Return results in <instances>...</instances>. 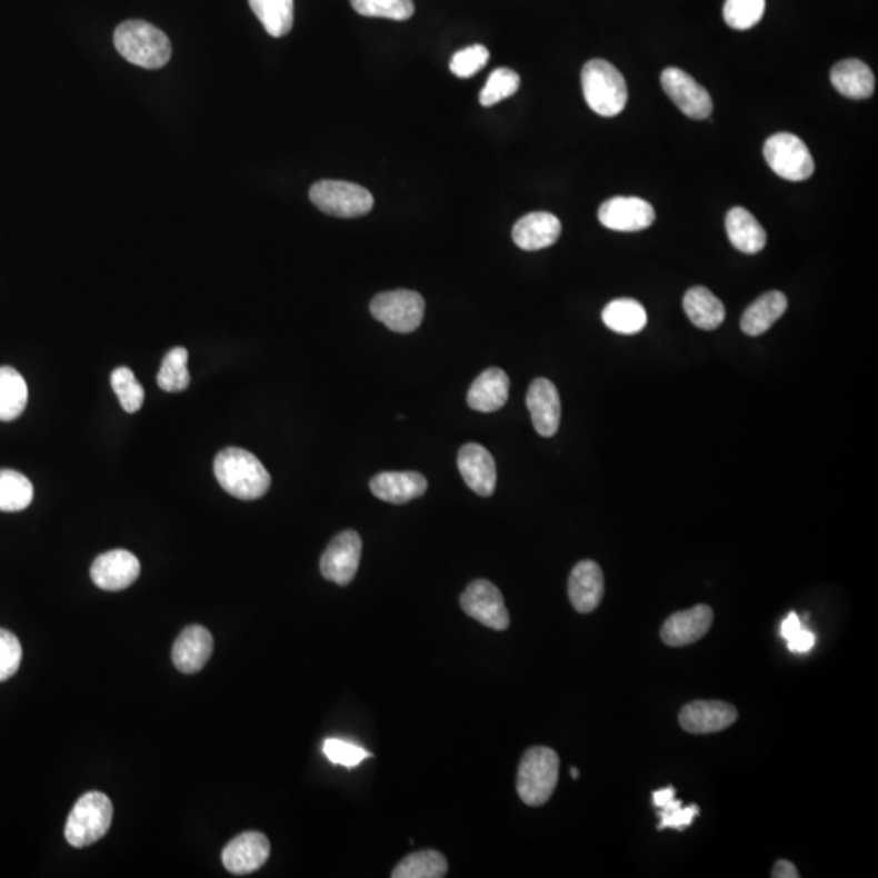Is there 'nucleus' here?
Wrapping results in <instances>:
<instances>
[{
    "instance_id": "nucleus-1",
    "label": "nucleus",
    "mask_w": 878,
    "mask_h": 878,
    "mask_svg": "<svg viewBox=\"0 0 878 878\" xmlns=\"http://www.w3.org/2000/svg\"><path fill=\"white\" fill-rule=\"evenodd\" d=\"M213 472L227 493L245 501L262 498L272 483L262 462L252 452L240 448H227L219 452L213 462Z\"/></svg>"
},
{
    "instance_id": "nucleus-2",
    "label": "nucleus",
    "mask_w": 878,
    "mask_h": 878,
    "mask_svg": "<svg viewBox=\"0 0 878 878\" xmlns=\"http://www.w3.org/2000/svg\"><path fill=\"white\" fill-rule=\"evenodd\" d=\"M114 46L126 61L143 69H161L171 58L170 38L143 20L119 24L114 31Z\"/></svg>"
},
{
    "instance_id": "nucleus-3",
    "label": "nucleus",
    "mask_w": 878,
    "mask_h": 878,
    "mask_svg": "<svg viewBox=\"0 0 878 878\" xmlns=\"http://www.w3.org/2000/svg\"><path fill=\"white\" fill-rule=\"evenodd\" d=\"M581 83L586 103L596 114L613 118L627 107V82L610 62L603 59L589 61L582 69Z\"/></svg>"
},
{
    "instance_id": "nucleus-4",
    "label": "nucleus",
    "mask_w": 878,
    "mask_h": 878,
    "mask_svg": "<svg viewBox=\"0 0 878 878\" xmlns=\"http://www.w3.org/2000/svg\"><path fill=\"white\" fill-rule=\"evenodd\" d=\"M560 758L549 747H533L526 751L518 769V789L522 802L540 807L549 802L558 785Z\"/></svg>"
},
{
    "instance_id": "nucleus-5",
    "label": "nucleus",
    "mask_w": 878,
    "mask_h": 878,
    "mask_svg": "<svg viewBox=\"0 0 878 878\" xmlns=\"http://www.w3.org/2000/svg\"><path fill=\"white\" fill-rule=\"evenodd\" d=\"M112 804L107 794L91 790L83 794L67 818L66 839L73 848H87L100 841L112 824Z\"/></svg>"
},
{
    "instance_id": "nucleus-6",
    "label": "nucleus",
    "mask_w": 878,
    "mask_h": 878,
    "mask_svg": "<svg viewBox=\"0 0 878 878\" xmlns=\"http://www.w3.org/2000/svg\"><path fill=\"white\" fill-rule=\"evenodd\" d=\"M309 199L321 212L339 219L367 216L375 203L373 196L363 186L333 181V179H325L312 184L309 189Z\"/></svg>"
},
{
    "instance_id": "nucleus-7",
    "label": "nucleus",
    "mask_w": 878,
    "mask_h": 878,
    "mask_svg": "<svg viewBox=\"0 0 878 878\" xmlns=\"http://www.w3.org/2000/svg\"><path fill=\"white\" fill-rule=\"evenodd\" d=\"M765 160L779 178L800 182L809 179L815 171V161L809 147L789 132L769 137L764 147Z\"/></svg>"
},
{
    "instance_id": "nucleus-8",
    "label": "nucleus",
    "mask_w": 878,
    "mask_h": 878,
    "mask_svg": "<svg viewBox=\"0 0 878 878\" xmlns=\"http://www.w3.org/2000/svg\"><path fill=\"white\" fill-rule=\"evenodd\" d=\"M375 319L397 333H410L420 328L425 315V300L412 290L379 293L370 305Z\"/></svg>"
},
{
    "instance_id": "nucleus-9",
    "label": "nucleus",
    "mask_w": 878,
    "mask_h": 878,
    "mask_svg": "<svg viewBox=\"0 0 878 878\" xmlns=\"http://www.w3.org/2000/svg\"><path fill=\"white\" fill-rule=\"evenodd\" d=\"M463 612L491 630L503 631L509 627V613L503 596L493 582L477 579L467 586L461 596Z\"/></svg>"
},
{
    "instance_id": "nucleus-10",
    "label": "nucleus",
    "mask_w": 878,
    "mask_h": 878,
    "mask_svg": "<svg viewBox=\"0 0 878 878\" xmlns=\"http://www.w3.org/2000/svg\"><path fill=\"white\" fill-rule=\"evenodd\" d=\"M361 550H363V543L355 530H343V532L337 533L322 553L321 563H319L322 576L336 585L349 586L360 567Z\"/></svg>"
},
{
    "instance_id": "nucleus-11",
    "label": "nucleus",
    "mask_w": 878,
    "mask_h": 878,
    "mask_svg": "<svg viewBox=\"0 0 878 878\" xmlns=\"http://www.w3.org/2000/svg\"><path fill=\"white\" fill-rule=\"evenodd\" d=\"M660 83H662L667 97L688 118L702 121L711 116V94L684 70L677 69V67H667L660 76Z\"/></svg>"
},
{
    "instance_id": "nucleus-12",
    "label": "nucleus",
    "mask_w": 878,
    "mask_h": 878,
    "mask_svg": "<svg viewBox=\"0 0 878 878\" xmlns=\"http://www.w3.org/2000/svg\"><path fill=\"white\" fill-rule=\"evenodd\" d=\"M655 220V207L645 199L620 196L606 200L599 209L600 223L613 231H642L651 227Z\"/></svg>"
},
{
    "instance_id": "nucleus-13",
    "label": "nucleus",
    "mask_w": 878,
    "mask_h": 878,
    "mask_svg": "<svg viewBox=\"0 0 878 878\" xmlns=\"http://www.w3.org/2000/svg\"><path fill=\"white\" fill-rule=\"evenodd\" d=\"M91 581L103 591L128 589L140 576V561L128 550H111L100 555L91 565Z\"/></svg>"
},
{
    "instance_id": "nucleus-14",
    "label": "nucleus",
    "mask_w": 878,
    "mask_h": 878,
    "mask_svg": "<svg viewBox=\"0 0 878 878\" xmlns=\"http://www.w3.org/2000/svg\"><path fill=\"white\" fill-rule=\"evenodd\" d=\"M269 856L270 842L267 836L259 831H246L225 846L221 860L228 872L248 876L261 869Z\"/></svg>"
},
{
    "instance_id": "nucleus-15",
    "label": "nucleus",
    "mask_w": 878,
    "mask_h": 878,
    "mask_svg": "<svg viewBox=\"0 0 878 878\" xmlns=\"http://www.w3.org/2000/svg\"><path fill=\"white\" fill-rule=\"evenodd\" d=\"M712 620H715V613H712L711 607L705 606V603L681 610V612L670 615L664 621L662 628H660V639L670 648L694 645L708 633Z\"/></svg>"
},
{
    "instance_id": "nucleus-16",
    "label": "nucleus",
    "mask_w": 878,
    "mask_h": 878,
    "mask_svg": "<svg viewBox=\"0 0 878 878\" xmlns=\"http://www.w3.org/2000/svg\"><path fill=\"white\" fill-rule=\"evenodd\" d=\"M526 403L537 433L553 437L561 420L560 395L553 382L546 378L536 379L527 391Z\"/></svg>"
},
{
    "instance_id": "nucleus-17",
    "label": "nucleus",
    "mask_w": 878,
    "mask_h": 878,
    "mask_svg": "<svg viewBox=\"0 0 878 878\" xmlns=\"http://www.w3.org/2000/svg\"><path fill=\"white\" fill-rule=\"evenodd\" d=\"M458 467L463 482L480 497H491L497 488V466L493 456L477 442L462 446Z\"/></svg>"
},
{
    "instance_id": "nucleus-18",
    "label": "nucleus",
    "mask_w": 878,
    "mask_h": 878,
    "mask_svg": "<svg viewBox=\"0 0 878 878\" xmlns=\"http://www.w3.org/2000/svg\"><path fill=\"white\" fill-rule=\"evenodd\" d=\"M737 709L725 701H694L681 708V729L690 734L721 732L737 721Z\"/></svg>"
},
{
    "instance_id": "nucleus-19",
    "label": "nucleus",
    "mask_w": 878,
    "mask_h": 878,
    "mask_svg": "<svg viewBox=\"0 0 878 878\" xmlns=\"http://www.w3.org/2000/svg\"><path fill=\"white\" fill-rule=\"evenodd\" d=\"M603 572L592 560H582L572 568L568 596L576 612L591 613L602 602Z\"/></svg>"
},
{
    "instance_id": "nucleus-20",
    "label": "nucleus",
    "mask_w": 878,
    "mask_h": 878,
    "mask_svg": "<svg viewBox=\"0 0 878 878\" xmlns=\"http://www.w3.org/2000/svg\"><path fill=\"white\" fill-rule=\"evenodd\" d=\"M213 652V638L207 628L200 625L184 628L176 638L173 662L182 674H196L206 667Z\"/></svg>"
},
{
    "instance_id": "nucleus-21",
    "label": "nucleus",
    "mask_w": 878,
    "mask_h": 878,
    "mask_svg": "<svg viewBox=\"0 0 878 878\" xmlns=\"http://www.w3.org/2000/svg\"><path fill=\"white\" fill-rule=\"evenodd\" d=\"M561 235V221L549 212L527 213L512 228V240L525 251L550 248Z\"/></svg>"
},
{
    "instance_id": "nucleus-22",
    "label": "nucleus",
    "mask_w": 878,
    "mask_h": 878,
    "mask_svg": "<svg viewBox=\"0 0 878 878\" xmlns=\"http://www.w3.org/2000/svg\"><path fill=\"white\" fill-rule=\"evenodd\" d=\"M371 493L391 505H406L423 497L428 482L418 472H382L370 482Z\"/></svg>"
},
{
    "instance_id": "nucleus-23",
    "label": "nucleus",
    "mask_w": 878,
    "mask_h": 878,
    "mask_svg": "<svg viewBox=\"0 0 878 878\" xmlns=\"http://www.w3.org/2000/svg\"><path fill=\"white\" fill-rule=\"evenodd\" d=\"M509 378L500 368H488L470 386L467 403L477 412L491 413L508 402Z\"/></svg>"
},
{
    "instance_id": "nucleus-24",
    "label": "nucleus",
    "mask_w": 878,
    "mask_h": 878,
    "mask_svg": "<svg viewBox=\"0 0 878 878\" xmlns=\"http://www.w3.org/2000/svg\"><path fill=\"white\" fill-rule=\"evenodd\" d=\"M831 83L838 93L851 100H867L876 91V77L866 62L845 59L831 69Z\"/></svg>"
},
{
    "instance_id": "nucleus-25",
    "label": "nucleus",
    "mask_w": 878,
    "mask_h": 878,
    "mask_svg": "<svg viewBox=\"0 0 878 878\" xmlns=\"http://www.w3.org/2000/svg\"><path fill=\"white\" fill-rule=\"evenodd\" d=\"M726 231L734 248L744 255L764 251L768 237L760 221L744 207H734L726 217Z\"/></svg>"
},
{
    "instance_id": "nucleus-26",
    "label": "nucleus",
    "mask_w": 878,
    "mask_h": 878,
    "mask_svg": "<svg viewBox=\"0 0 878 878\" xmlns=\"http://www.w3.org/2000/svg\"><path fill=\"white\" fill-rule=\"evenodd\" d=\"M788 309V297L781 291H768L746 309L740 319V328L750 337L761 336L772 328Z\"/></svg>"
},
{
    "instance_id": "nucleus-27",
    "label": "nucleus",
    "mask_w": 878,
    "mask_h": 878,
    "mask_svg": "<svg viewBox=\"0 0 878 878\" xmlns=\"http://www.w3.org/2000/svg\"><path fill=\"white\" fill-rule=\"evenodd\" d=\"M684 309L688 319L702 330L718 329L726 319L725 305L705 287H694L685 293Z\"/></svg>"
},
{
    "instance_id": "nucleus-28",
    "label": "nucleus",
    "mask_w": 878,
    "mask_h": 878,
    "mask_svg": "<svg viewBox=\"0 0 878 878\" xmlns=\"http://www.w3.org/2000/svg\"><path fill=\"white\" fill-rule=\"evenodd\" d=\"M602 321L613 332L633 336L646 328L648 315L639 301L631 300V298H620V300L610 301L603 308Z\"/></svg>"
},
{
    "instance_id": "nucleus-29",
    "label": "nucleus",
    "mask_w": 878,
    "mask_h": 878,
    "mask_svg": "<svg viewBox=\"0 0 878 878\" xmlns=\"http://www.w3.org/2000/svg\"><path fill=\"white\" fill-rule=\"evenodd\" d=\"M28 403V386L23 376L10 367L0 368V421L17 420Z\"/></svg>"
},
{
    "instance_id": "nucleus-30",
    "label": "nucleus",
    "mask_w": 878,
    "mask_h": 878,
    "mask_svg": "<svg viewBox=\"0 0 878 878\" xmlns=\"http://www.w3.org/2000/svg\"><path fill=\"white\" fill-rule=\"evenodd\" d=\"M448 872V859L437 849H423V851L412 852L403 857L396 869L392 870V878H441Z\"/></svg>"
},
{
    "instance_id": "nucleus-31",
    "label": "nucleus",
    "mask_w": 878,
    "mask_h": 878,
    "mask_svg": "<svg viewBox=\"0 0 878 878\" xmlns=\"http://www.w3.org/2000/svg\"><path fill=\"white\" fill-rule=\"evenodd\" d=\"M249 6L270 37L282 38L290 33L295 19L293 0H249Z\"/></svg>"
},
{
    "instance_id": "nucleus-32",
    "label": "nucleus",
    "mask_w": 878,
    "mask_h": 878,
    "mask_svg": "<svg viewBox=\"0 0 878 878\" xmlns=\"http://www.w3.org/2000/svg\"><path fill=\"white\" fill-rule=\"evenodd\" d=\"M34 490L30 480L17 470H0V511H23L33 501Z\"/></svg>"
},
{
    "instance_id": "nucleus-33",
    "label": "nucleus",
    "mask_w": 878,
    "mask_h": 878,
    "mask_svg": "<svg viewBox=\"0 0 878 878\" xmlns=\"http://www.w3.org/2000/svg\"><path fill=\"white\" fill-rule=\"evenodd\" d=\"M189 353L184 347H174L164 355L161 361L160 371H158L157 381L163 391L167 392H181L188 388L191 382V376L188 371Z\"/></svg>"
},
{
    "instance_id": "nucleus-34",
    "label": "nucleus",
    "mask_w": 878,
    "mask_h": 878,
    "mask_svg": "<svg viewBox=\"0 0 878 878\" xmlns=\"http://www.w3.org/2000/svg\"><path fill=\"white\" fill-rule=\"evenodd\" d=\"M360 16L403 22L416 13L412 0H350Z\"/></svg>"
},
{
    "instance_id": "nucleus-35",
    "label": "nucleus",
    "mask_w": 878,
    "mask_h": 878,
    "mask_svg": "<svg viewBox=\"0 0 878 878\" xmlns=\"http://www.w3.org/2000/svg\"><path fill=\"white\" fill-rule=\"evenodd\" d=\"M111 386L126 412L136 413L142 409L146 392H143L140 382L137 381L131 368H116L111 375Z\"/></svg>"
},
{
    "instance_id": "nucleus-36",
    "label": "nucleus",
    "mask_w": 878,
    "mask_h": 878,
    "mask_svg": "<svg viewBox=\"0 0 878 878\" xmlns=\"http://www.w3.org/2000/svg\"><path fill=\"white\" fill-rule=\"evenodd\" d=\"M767 0H726L725 20L730 28L746 31L761 22Z\"/></svg>"
},
{
    "instance_id": "nucleus-37",
    "label": "nucleus",
    "mask_w": 878,
    "mask_h": 878,
    "mask_svg": "<svg viewBox=\"0 0 878 878\" xmlns=\"http://www.w3.org/2000/svg\"><path fill=\"white\" fill-rule=\"evenodd\" d=\"M519 86H521V79L515 70L506 69V67L493 70L488 77L483 90L480 91V103L482 107H493L506 98L512 97L519 90Z\"/></svg>"
},
{
    "instance_id": "nucleus-38",
    "label": "nucleus",
    "mask_w": 878,
    "mask_h": 878,
    "mask_svg": "<svg viewBox=\"0 0 878 878\" xmlns=\"http://www.w3.org/2000/svg\"><path fill=\"white\" fill-rule=\"evenodd\" d=\"M490 52L482 44L469 46V48L461 49L456 52L451 59V72L459 79H469L476 76L479 70H482L488 64Z\"/></svg>"
},
{
    "instance_id": "nucleus-39",
    "label": "nucleus",
    "mask_w": 878,
    "mask_h": 878,
    "mask_svg": "<svg viewBox=\"0 0 878 878\" xmlns=\"http://www.w3.org/2000/svg\"><path fill=\"white\" fill-rule=\"evenodd\" d=\"M700 815L698 806L684 807L680 800L674 797L669 802L659 807V825L658 830H666V828H676V830H685L694 824L695 818Z\"/></svg>"
},
{
    "instance_id": "nucleus-40",
    "label": "nucleus",
    "mask_w": 878,
    "mask_h": 878,
    "mask_svg": "<svg viewBox=\"0 0 878 878\" xmlns=\"http://www.w3.org/2000/svg\"><path fill=\"white\" fill-rule=\"evenodd\" d=\"M23 651L19 638L0 628V681L16 676L22 664Z\"/></svg>"
},
{
    "instance_id": "nucleus-41",
    "label": "nucleus",
    "mask_w": 878,
    "mask_h": 878,
    "mask_svg": "<svg viewBox=\"0 0 878 878\" xmlns=\"http://www.w3.org/2000/svg\"><path fill=\"white\" fill-rule=\"evenodd\" d=\"M322 751H325L326 757H328L332 764L342 765V767L346 768L358 767L361 761L371 757L365 748L340 739L326 740L325 746H322Z\"/></svg>"
},
{
    "instance_id": "nucleus-42",
    "label": "nucleus",
    "mask_w": 878,
    "mask_h": 878,
    "mask_svg": "<svg viewBox=\"0 0 878 878\" xmlns=\"http://www.w3.org/2000/svg\"><path fill=\"white\" fill-rule=\"evenodd\" d=\"M781 635L788 641L789 651L809 652L815 646V635L802 627V621L797 613H789L782 621Z\"/></svg>"
},
{
    "instance_id": "nucleus-43",
    "label": "nucleus",
    "mask_w": 878,
    "mask_h": 878,
    "mask_svg": "<svg viewBox=\"0 0 878 878\" xmlns=\"http://www.w3.org/2000/svg\"><path fill=\"white\" fill-rule=\"evenodd\" d=\"M772 878H799V872H797L796 866L789 860H778L772 867L771 872Z\"/></svg>"
},
{
    "instance_id": "nucleus-44",
    "label": "nucleus",
    "mask_w": 878,
    "mask_h": 878,
    "mask_svg": "<svg viewBox=\"0 0 878 878\" xmlns=\"http://www.w3.org/2000/svg\"><path fill=\"white\" fill-rule=\"evenodd\" d=\"M674 797H676V789L674 788L659 789L656 790L655 794H652V802H655V806L658 807L659 809V807H662L664 804H667L669 802V800H672Z\"/></svg>"
},
{
    "instance_id": "nucleus-45",
    "label": "nucleus",
    "mask_w": 878,
    "mask_h": 878,
    "mask_svg": "<svg viewBox=\"0 0 878 878\" xmlns=\"http://www.w3.org/2000/svg\"><path fill=\"white\" fill-rule=\"evenodd\" d=\"M571 776H572V779H578L579 778L578 768H571Z\"/></svg>"
}]
</instances>
